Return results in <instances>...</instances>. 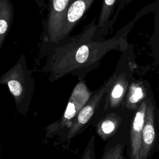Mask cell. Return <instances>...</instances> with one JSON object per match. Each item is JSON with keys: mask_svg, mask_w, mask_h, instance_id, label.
I'll return each instance as SVG.
<instances>
[{"mask_svg": "<svg viewBox=\"0 0 159 159\" xmlns=\"http://www.w3.org/2000/svg\"><path fill=\"white\" fill-rule=\"evenodd\" d=\"M114 80L109 87L100 109L102 113L116 111L123 106L129 86V81L126 73H114Z\"/></svg>", "mask_w": 159, "mask_h": 159, "instance_id": "obj_6", "label": "cell"}, {"mask_svg": "<svg viewBox=\"0 0 159 159\" xmlns=\"http://www.w3.org/2000/svg\"><path fill=\"white\" fill-rule=\"evenodd\" d=\"M114 77L113 74L101 87L98 88L78 112L71 124L61 139L63 142L65 143V145H69L71 140L84 130L89 122L94 116V114L98 109H99V106H101L104 101L106 94L113 81Z\"/></svg>", "mask_w": 159, "mask_h": 159, "instance_id": "obj_4", "label": "cell"}, {"mask_svg": "<svg viewBox=\"0 0 159 159\" xmlns=\"http://www.w3.org/2000/svg\"><path fill=\"white\" fill-rule=\"evenodd\" d=\"M154 107L150 100H148L146 116L142 130V148L140 159H147L153 146L155 139Z\"/></svg>", "mask_w": 159, "mask_h": 159, "instance_id": "obj_9", "label": "cell"}, {"mask_svg": "<svg viewBox=\"0 0 159 159\" xmlns=\"http://www.w3.org/2000/svg\"><path fill=\"white\" fill-rule=\"evenodd\" d=\"M93 1L94 0H70L64 20L61 40L69 35Z\"/></svg>", "mask_w": 159, "mask_h": 159, "instance_id": "obj_8", "label": "cell"}, {"mask_svg": "<svg viewBox=\"0 0 159 159\" xmlns=\"http://www.w3.org/2000/svg\"><path fill=\"white\" fill-rule=\"evenodd\" d=\"M0 83L7 86L14 98L17 112L22 116H26L35 90V80L27 67L24 54L1 76Z\"/></svg>", "mask_w": 159, "mask_h": 159, "instance_id": "obj_2", "label": "cell"}, {"mask_svg": "<svg viewBox=\"0 0 159 159\" xmlns=\"http://www.w3.org/2000/svg\"><path fill=\"white\" fill-rule=\"evenodd\" d=\"M13 4L11 0H0V49L11 29L14 19Z\"/></svg>", "mask_w": 159, "mask_h": 159, "instance_id": "obj_11", "label": "cell"}, {"mask_svg": "<svg viewBox=\"0 0 159 159\" xmlns=\"http://www.w3.org/2000/svg\"><path fill=\"white\" fill-rule=\"evenodd\" d=\"M143 86L139 82H132L129 84L123 106L128 110H136L137 104L144 98Z\"/></svg>", "mask_w": 159, "mask_h": 159, "instance_id": "obj_12", "label": "cell"}, {"mask_svg": "<svg viewBox=\"0 0 159 159\" xmlns=\"http://www.w3.org/2000/svg\"><path fill=\"white\" fill-rule=\"evenodd\" d=\"M93 93L88 88L84 79L80 80L71 93L63 115L60 119L44 128L45 139H51L58 135L61 139L78 112L92 96Z\"/></svg>", "mask_w": 159, "mask_h": 159, "instance_id": "obj_3", "label": "cell"}, {"mask_svg": "<svg viewBox=\"0 0 159 159\" xmlns=\"http://www.w3.org/2000/svg\"><path fill=\"white\" fill-rule=\"evenodd\" d=\"M125 144L122 140L112 138L106 145L101 159H127L124 150Z\"/></svg>", "mask_w": 159, "mask_h": 159, "instance_id": "obj_13", "label": "cell"}, {"mask_svg": "<svg viewBox=\"0 0 159 159\" xmlns=\"http://www.w3.org/2000/svg\"><path fill=\"white\" fill-rule=\"evenodd\" d=\"M123 118L116 111L108 112L96 125L97 134L104 141L112 139L119 129Z\"/></svg>", "mask_w": 159, "mask_h": 159, "instance_id": "obj_10", "label": "cell"}, {"mask_svg": "<svg viewBox=\"0 0 159 159\" xmlns=\"http://www.w3.org/2000/svg\"><path fill=\"white\" fill-rule=\"evenodd\" d=\"M95 139L94 135L89 139L80 159H95Z\"/></svg>", "mask_w": 159, "mask_h": 159, "instance_id": "obj_15", "label": "cell"}, {"mask_svg": "<svg viewBox=\"0 0 159 159\" xmlns=\"http://www.w3.org/2000/svg\"><path fill=\"white\" fill-rule=\"evenodd\" d=\"M96 19L76 35L66 37L54 45L42 71L52 83L71 74L80 80L99 66L101 60L112 50L124 49V34L117 32L106 39L98 34Z\"/></svg>", "mask_w": 159, "mask_h": 159, "instance_id": "obj_1", "label": "cell"}, {"mask_svg": "<svg viewBox=\"0 0 159 159\" xmlns=\"http://www.w3.org/2000/svg\"><path fill=\"white\" fill-rule=\"evenodd\" d=\"M116 0H103L101 10L99 16L98 27L99 29L104 27L111 22L109 19L114 11Z\"/></svg>", "mask_w": 159, "mask_h": 159, "instance_id": "obj_14", "label": "cell"}, {"mask_svg": "<svg viewBox=\"0 0 159 159\" xmlns=\"http://www.w3.org/2000/svg\"><path fill=\"white\" fill-rule=\"evenodd\" d=\"M148 100H143L135 110L133 116L129 140V159H140L142 148V130L144 125Z\"/></svg>", "mask_w": 159, "mask_h": 159, "instance_id": "obj_7", "label": "cell"}, {"mask_svg": "<svg viewBox=\"0 0 159 159\" xmlns=\"http://www.w3.org/2000/svg\"><path fill=\"white\" fill-rule=\"evenodd\" d=\"M70 0H50L46 22L45 39L47 42L57 44L61 39L65 17Z\"/></svg>", "mask_w": 159, "mask_h": 159, "instance_id": "obj_5", "label": "cell"}]
</instances>
